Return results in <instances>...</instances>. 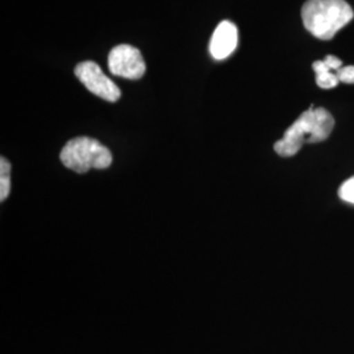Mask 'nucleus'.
<instances>
[{
  "label": "nucleus",
  "mask_w": 354,
  "mask_h": 354,
  "mask_svg": "<svg viewBox=\"0 0 354 354\" xmlns=\"http://www.w3.org/2000/svg\"><path fill=\"white\" fill-rule=\"evenodd\" d=\"M238 39L239 33L236 26L228 20L222 21L215 28L214 33L210 39L209 50L212 57L216 61L226 59L236 49Z\"/></svg>",
  "instance_id": "423d86ee"
},
{
  "label": "nucleus",
  "mask_w": 354,
  "mask_h": 354,
  "mask_svg": "<svg viewBox=\"0 0 354 354\" xmlns=\"http://www.w3.org/2000/svg\"><path fill=\"white\" fill-rule=\"evenodd\" d=\"M353 17V8L345 0H307L302 7L304 28L324 41L335 37Z\"/></svg>",
  "instance_id": "f03ea898"
},
{
  "label": "nucleus",
  "mask_w": 354,
  "mask_h": 354,
  "mask_svg": "<svg viewBox=\"0 0 354 354\" xmlns=\"http://www.w3.org/2000/svg\"><path fill=\"white\" fill-rule=\"evenodd\" d=\"M335 127L332 114L324 108H310L276 142L274 151L279 156L290 158L302 149L304 143H317L327 140Z\"/></svg>",
  "instance_id": "f257e3e1"
},
{
  "label": "nucleus",
  "mask_w": 354,
  "mask_h": 354,
  "mask_svg": "<svg viewBox=\"0 0 354 354\" xmlns=\"http://www.w3.org/2000/svg\"><path fill=\"white\" fill-rule=\"evenodd\" d=\"M339 196L340 198L346 201V203H354V177L346 180L340 189H339Z\"/></svg>",
  "instance_id": "1a4fd4ad"
},
{
  "label": "nucleus",
  "mask_w": 354,
  "mask_h": 354,
  "mask_svg": "<svg viewBox=\"0 0 354 354\" xmlns=\"http://www.w3.org/2000/svg\"><path fill=\"white\" fill-rule=\"evenodd\" d=\"M336 74H337V77H339L340 83L354 84V66H345V67H342Z\"/></svg>",
  "instance_id": "9d476101"
},
{
  "label": "nucleus",
  "mask_w": 354,
  "mask_h": 354,
  "mask_svg": "<svg viewBox=\"0 0 354 354\" xmlns=\"http://www.w3.org/2000/svg\"><path fill=\"white\" fill-rule=\"evenodd\" d=\"M75 75L91 93L99 96L105 102H115L121 97V89L115 86L113 80L102 73L99 64L92 61L77 64Z\"/></svg>",
  "instance_id": "20e7f679"
},
{
  "label": "nucleus",
  "mask_w": 354,
  "mask_h": 354,
  "mask_svg": "<svg viewBox=\"0 0 354 354\" xmlns=\"http://www.w3.org/2000/svg\"><path fill=\"white\" fill-rule=\"evenodd\" d=\"M62 165L77 174L89 169H105L113 162L112 152L99 140L88 137H77L68 140L61 151Z\"/></svg>",
  "instance_id": "7ed1b4c3"
},
{
  "label": "nucleus",
  "mask_w": 354,
  "mask_h": 354,
  "mask_svg": "<svg viewBox=\"0 0 354 354\" xmlns=\"http://www.w3.org/2000/svg\"><path fill=\"white\" fill-rule=\"evenodd\" d=\"M313 68H314L315 75H317V84L320 88H335L340 83L337 74H336L337 71L333 70L324 59L314 62Z\"/></svg>",
  "instance_id": "0eeeda50"
},
{
  "label": "nucleus",
  "mask_w": 354,
  "mask_h": 354,
  "mask_svg": "<svg viewBox=\"0 0 354 354\" xmlns=\"http://www.w3.org/2000/svg\"><path fill=\"white\" fill-rule=\"evenodd\" d=\"M11 192V165L6 158L0 160V200L4 201Z\"/></svg>",
  "instance_id": "6e6552de"
},
{
  "label": "nucleus",
  "mask_w": 354,
  "mask_h": 354,
  "mask_svg": "<svg viewBox=\"0 0 354 354\" xmlns=\"http://www.w3.org/2000/svg\"><path fill=\"white\" fill-rule=\"evenodd\" d=\"M108 67L115 76L138 80L146 73V64L140 51L131 45H118L108 57Z\"/></svg>",
  "instance_id": "39448f33"
}]
</instances>
